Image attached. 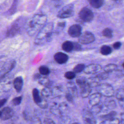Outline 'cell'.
Here are the masks:
<instances>
[{
    "label": "cell",
    "instance_id": "obj_1",
    "mask_svg": "<svg viewBox=\"0 0 124 124\" xmlns=\"http://www.w3.org/2000/svg\"><path fill=\"white\" fill-rule=\"evenodd\" d=\"M46 17L42 14H37L32 16L28 22L27 31L31 36H33L39 31L45 25Z\"/></svg>",
    "mask_w": 124,
    "mask_h": 124
},
{
    "label": "cell",
    "instance_id": "obj_2",
    "mask_svg": "<svg viewBox=\"0 0 124 124\" xmlns=\"http://www.w3.org/2000/svg\"><path fill=\"white\" fill-rule=\"evenodd\" d=\"M52 34V26L51 24L45 25L44 27L37 33L35 42L38 44L44 41L49 42L51 39Z\"/></svg>",
    "mask_w": 124,
    "mask_h": 124
},
{
    "label": "cell",
    "instance_id": "obj_3",
    "mask_svg": "<svg viewBox=\"0 0 124 124\" xmlns=\"http://www.w3.org/2000/svg\"><path fill=\"white\" fill-rule=\"evenodd\" d=\"M74 13V6L72 4H68L59 11L57 16L60 18H68L72 16Z\"/></svg>",
    "mask_w": 124,
    "mask_h": 124
},
{
    "label": "cell",
    "instance_id": "obj_4",
    "mask_svg": "<svg viewBox=\"0 0 124 124\" xmlns=\"http://www.w3.org/2000/svg\"><path fill=\"white\" fill-rule=\"evenodd\" d=\"M78 16L80 19L84 22H91L94 16L93 12L87 7H84L80 11Z\"/></svg>",
    "mask_w": 124,
    "mask_h": 124
},
{
    "label": "cell",
    "instance_id": "obj_5",
    "mask_svg": "<svg viewBox=\"0 0 124 124\" xmlns=\"http://www.w3.org/2000/svg\"><path fill=\"white\" fill-rule=\"evenodd\" d=\"M95 40L94 35L89 31H86L81 33L78 37V41L82 44H89L93 43Z\"/></svg>",
    "mask_w": 124,
    "mask_h": 124
},
{
    "label": "cell",
    "instance_id": "obj_6",
    "mask_svg": "<svg viewBox=\"0 0 124 124\" xmlns=\"http://www.w3.org/2000/svg\"><path fill=\"white\" fill-rule=\"evenodd\" d=\"M82 28L78 24L71 26L68 30V34L72 37H78L81 34Z\"/></svg>",
    "mask_w": 124,
    "mask_h": 124
},
{
    "label": "cell",
    "instance_id": "obj_7",
    "mask_svg": "<svg viewBox=\"0 0 124 124\" xmlns=\"http://www.w3.org/2000/svg\"><path fill=\"white\" fill-rule=\"evenodd\" d=\"M14 112L10 107H5L0 111V118L1 120H6L10 119L13 116Z\"/></svg>",
    "mask_w": 124,
    "mask_h": 124
},
{
    "label": "cell",
    "instance_id": "obj_8",
    "mask_svg": "<svg viewBox=\"0 0 124 124\" xmlns=\"http://www.w3.org/2000/svg\"><path fill=\"white\" fill-rule=\"evenodd\" d=\"M101 70V66L98 64L92 63L85 66L83 72L86 74H91L97 73Z\"/></svg>",
    "mask_w": 124,
    "mask_h": 124
},
{
    "label": "cell",
    "instance_id": "obj_9",
    "mask_svg": "<svg viewBox=\"0 0 124 124\" xmlns=\"http://www.w3.org/2000/svg\"><path fill=\"white\" fill-rule=\"evenodd\" d=\"M54 60L59 64H63L67 62L68 56L67 54L62 52H58L54 55Z\"/></svg>",
    "mask_w": 124,
    "mask_h": 124
},
{
    "label": "cell",
    "instance_id": "obj_10",
    "mask_svg": "<svg viewBox=\"0 0 124 124\" xmlns=\"http://www.w3.org/2000/svg\"><path fill=\"white\" fill-rule=\"evenodd\" d=\"M82 117L84 122L87 124H95L96 121L91 112L85 110L83 112Z\"/></svg>",
    "mask_w": 124,
    "mask_h": 124
},
{
    "label": "cell",
    "instance_id": "obj_11",
    "mask_svg": "<svg viewBox=\"0 0 124 124\" xmlns=\"http://www.w3.org/2000/svg\"><path fill=\"white\" fill-rule=\"evenodd\" d=\"M20 31V28L18 25L15 24L11 26L6 32V36L9 37H11L18 34Z\"/></svg>",
    "mask_w": 124,
    "mask_h": 124
},
{
    "label": "cell",
    "instance_id": "obj_12",
    "mask_svg": "<svg viewBox=\"0 0 124 124\" xmlns=\"http://www.w3.org/2000/svg\"><path fill=\"white\" fill-rule=\"evenodd\" d=\"M23 85V80L21 77H17L13 80V86L17 92H20Z\"/></svg>",
    "mask_w": 124,
    "mask_h": 124
},
{
    "label": "cell",
    "instance_id": "obj_13",
    "mask_svg": "<svg viewBox=\"0 0 124 124\" xmlns=\"http://www.w3.org/2000/svg\"><path fill=\"white\" fill-rule=\"evenodd\" d=\"M101 97V93H99L91 94L89 97V103L92 106L97 105L99 102Z\"/></svg>",
    "mask_w": 124,
    "mask_h": 124
},
{
    "label": "cell",
    "instance_id": "obj_14",
    "mask_svg": "<svg viewBox=\"0 0 124 124\" xmlns=\"http://www.w3.org/2000/svg\"><path fill=\"white\" fill-rule=\"evenodd\" d=\"M110 87L108 85L103 84L99 86L98 88V91L99 93L104 95H109L111 94Z\"/></svg>",
    "mask_w": 124,
    "mask_h": 124
},
{
    "label": "cell",
    "instance_id": "obj_15",
    "mask_svg": "<svg viewBox=\"0 0 124 124\" xmlns=\"http://www.w3.org/2000/svg\"><path fill=\"white\" fill-rule=\"evenodd\" d=\"M16 65V62L14 61H12L10 62L9 63H8V66H3V69L1 70H3V72L1 74V79L5 77V76L10 72L15 67Z\"/></svg>",
    "mask_w": 124,
    "mask_h": 124
},
{
    "label": "cell",
    "instance_id": "obj_16",
    "mask_svg": "<svg viewBox=\"0 0 124 124\" xmlns=\"http://www.w3.org/2000/svg\"><path fill=\"white\" fill-rule=\"evenodd\" d=\"M80 94L81 96L83 98L87 97L89 96V94L91 92V87L87 83L85 85L80 88Z\"/></svg>",
    "mask_w": 124,
    "mask_h": 124
},
{
    "label": "cell",
    "instance_id": "obj_17",
    "mask_svg": "<svg viewBox=\"0 0 124 124\" xmlns=\"http://www.w3.org/2000/svg\"><path fill=\"white\" fill-rule=\"evenodd\" d=\"M62 48L64 51L69 52L74 50V43L70 41H64L62 45Z\"/></svg>",
    "mask_w": 124,
    "mask_h": 124
},
{
    "label": "cell",
    "instance_id": "obj_18",
    "mask_svg": "<svg viewBox=\"0 0 124 124\" xmlns=\"http://www.w3.org/2000/svg\"><path fill=\"white\" fill-rule=\"evenodd\" d=\"M32 97L34 102L37 105H39L40 104L43 99L40 96L39 92L36 88H34L32 90Z\"/></svg>",
    "mask_w": 124,
    "mask_h": 124
},
{
    "label": "cell",
    "instance_id": "obj_19",
    "mask_svg": "<svg viewBox=\"0 0 124 124\" xmlns=\"http://www.w3.org/2000/svg\"><path fill=\"white\" fill-rule=\"evenodd\" d=\"M88 1L90 4L94 8L101 7L104 3V0H88Z\"/></svg>",
    "mask_w": 124,
    "mask_h": 124
},
{
    "label": "cell",
    "instance_id": "obj_20",
    "mask_svg": "<svg viewBox=\"0 0 124 124\" xmlns=\"http://www.w3.org/2000/svg\"><path fill=\"white\" fill-rule=\"evenodd\" d=\"M38 82L39 83V84L43 86H45L46 87H50V86L52 83V82L47 77H44L43 78L41 77L39 79Z\"/></svg>",
    "mask_w": 124,
    "mask_h": 124
},
{
    "label": "cell",
    "instance_id": "obj_21",
    "mask_svg": "<svg viewBox=\"0 0 124 124\" xmlns=\"http://www.w3.org/2000/svg\"><path fill=\"white\" fill-rule=\"evenodd\" d=\"M52 93V90L50 87H46L42 89L41 92V95L43 97H48L50 96Z\"/></svg>",
    "mask_w": 124,
    "mask_h": 124
},
{
    "label": "cell",
    "instance_id": "obj_22",
    "mask_svg": "<svg viewBox=\"0 0 124 124\" xmlns=\"http://www.w3.org/2000/svg\"><path fill=\"white\" fill-rule=\"evenodd\" d=\"M112 52L111 47L107 45L102 46L100 48V53L103 55H108Z\"/></svg>",
    "mask_w": 124,
    "mask_h": 124
},
{
    "label": "cell",
    "instance_id": "obj_23",
    "mask_svg": "<svg viewBox=\"0 0 124 124\" xmlns=\"http://www.w3.org/2000/svg\"><path fill=\"white\" fill-rule=\"evenodd\" d=\"M76 82L80 88L82 87L87 83V79L84 77H78L76 80Z\"/></svg>",
    "mask_w": 124,
    "mask_h": 124
},
{
    "label": "cell",
    "instance_id": "obj_24",
    "mask_svg": "<svg viewBox=\"0 0 124 124\" xmlns=\"http://www.w3.org/2000/svg\"><path fill=\"white\" fill-rule=\"evenodd\" d=\"M39 73L44 76H46L50 73V70L48 67L45 65H41L39 68Z\"/></svg>",
    "mask_w": 124,
    "mask_h": 124
},
{
    "label": "cell",
    "instance_id": "obj_25",
    "mask_svg": "<svg viewBox=\"0 0 124 124\" xmlns=\"http://www.w3.org/2000/svg\"><path fill=\"white\" fill-rule=\"evenodd\" d=\"M97 78H90L87 80V83L90 85L91 87H95L97 86L98 81H97Z\"/></svg>",
    "mask_w": 124,
    "mask_h": 124
},
{
    "label": "cell",
    "instance_id": "obj_26",
    "mask_svg": "<svg viewBox=\"0 0 124 124\" xmlns=\"http://www.w3.org/2000/svg\"><path fill=\"white\" fill-rule=\"evenodd\" d=\"M102 34L108 38H110L112 37V31L110 28H106L102 31Z\"/></svg>",
    "mask_w": 124,
    "mask_h": 124
},
{
    "label": "cell",
    "instance_id": "obj_27",
    "mask_svg": "<svg viewBox=\"0 0 124 124\" xmlns=\"http://www.w3.org/2000/svg\"><path fill=\"white\" fill-rule=\"evenodd\" d=\"M85 66L83 63H79L76 65L73 68V71L76 73H80L82 71H83Z\"/></svg>",
    "mask_w": 124,
    "mask_h": 124
},
{
    "label": "cell",
    "instance_id": "obj_28",
    "mask_svg": "<svg viewBox=\"0 0 124 124\" xmlns=\"http://www.w3.org/2000/svg\"><path fill=\"white\" fill-rule=\"evenodd\" d=\"M76 73L74 71H68L64 73V77L69 79L71 80L74 79L76 77Z\"/></svg>",
    "mask_w": 124,
    "mask_h": 124
},
{
    "label": "cell",
    "instance_id": "obj_29",
    "mask_svg": "<svg viewBox=\"0 0 124 124\" xmlns=\"http://www.w3.org/2000/svg\"><path fill=\"white\" fill-rule=\"evenodd\" d=\"M22 97L21 96H18L16 97H15L13 98L12 100V104L15 105V106H17L19 105L22 101Z\"/></svg>",
    "mask_w": 124,
    "mask_h": 124
},
{
    "label": "cell",
    "instance_id": "obj_30",
    "mask_svg": "<svg viewBox=\"0 0 124 124\" xmlns=\"http://www.w3.org/2000/svg\"><path fill=\"white\" fill-rule=\"evenodd\" d=\"M38 106H39L40 108H45L47 107L48 104H47V101H46V100L45 98H43L42 101Z\"/></svg>",
    "mask_w": 124,
    "mask_h": 124
},
{
    "label": "cell",
    "instance_id": "obj_31",
    "mask_svg": "<svg viewBox=\"0 0 124 124\" xmlns=\"http://www.w3.org/2000/svg\"><path fill=\"white\" fill-rule=\"evenodd\" d=\"M65 98L69 102H72L73 101V95L70 93H67L65 94Z\"/></svg>",
    "mask_w": 124,
    "mask_h": 124
},
{
    "label": "cell",
    "instance_id": "obj_32",
    "mask_svg": "<svg viewBox=\"0 0 124 124\" xmlns=\"http://www.w3.org/2000/svg\"><path fill=\"white\" fill-rule=\"evenodd\" d=\"M114 67V66L113 64H108V65H107L105 66V70L107 72H110L113 69Z\"/></svg>",
    "mask_w": 124,
    "mask_h": 124
},
{
    "label": "cell",
    "instance_id": "obj_33",
    "mask_svg": "<svg viewBox=\"0 0 124 124\" xmlns=\"http://www.w3.org/2000/svg\"><path fill=\"white\" fill-rule=\"evenodd\" d=\"M81 46L78 43L74 42V50L76 51H79L81 50Z\"/></svg>",
    "mask_w": 124,
    "mask_h": 124
},
{
    "label": "cell",
    "instance_id": "obj_34",
    "mask_svg": "<svg viewBox=\"0 0 124 124\" xmlns=\"http://www.w3.org/2000/svg\"><path fill=\"white\" fill-rule=\"evenodd\" d=\"M121 46V43L119 42H117L113 44V47L114 48H115L116 49H118Z\"/></svg>",
    "mask_w": 124,
    "mask_h": 124
},
{
    "label": "cell",
    "instance_id": "obj_35",
    "mask_svg": "<svg viewBox=\"0 0 124 124\" xmlns=\"http://www.w3.org/2000/svg\"><path fill=\"white\" fill-rule=\"evenodd\" d=\"M44 123L45 124H54L55 122H53L52 120L50 119H48V118H46V119H45L44 120Z\"/></svg>",
    "mask_w": 124,
    "mask_h": 124
},
{
    "label": "cell",
    "instance_id": "obj_36",
    "mask_svg": "<svg viewBox=\"0 0 124 124\" xmlns=\"http://www.w3.org/2000/svg\"><path fill=\"white\" fill-rule=\"evenodd\" d=\"M41 74L39 73H36L34 75V76H33V78L35 80H37V79H39L41 78Z\"/></svg>",
    "mask_w": 124,
    "mask_h": 124
},
{
    "label": "cell",
    "instance_id": "obj_37",
    "mask_svg": "<svg viewBox=\"0 0 124 124\" xmlns=\"http://www.w3.org/2000/svg\"><path fill=\"white\" fill-rule=\"evenodd\" d=\"M114 115L113 114V112H111L110 113V114H108V115H105L103 117V118H104L105 119H110L112 117V116H113Z\"/></svg>",
    "mask_w": 124,
    "mask_h": 124
},
{
    "label": "cell",
    "instance_id": "obj_38",
    "mask_svg": "<svg viewBox=\"0 0 124 124\" xmlns=\"http://www.w3.org/2000/svg\"><path fill=\"white\" fill-rule=\"evenodd\" d=\"M7 101V99H5V98H3V99H2L0 100V107H2L6 102Z\"/></svg>",
    "mask_w": 124,
    "mask_h": 124
},
{
    "label": "cell",
    "instance_id": "obj_39",
    "mask_svg": "<svg viewBox=\"0 0 124 124\" xmlns=\"http://www.w3.org/2000/svg\"><path fill=\"white\" fill-rule=\"evenodd\" d=\"M65 22H60V23H58V26L59 27V28H63L65 26Z\"/></svg>",
    "mask_w": 124,
    "mask_h": 124
},
{
    "label": "cell",
    "instance_id": "obj_40",
    "mask_svg": "<svg viewBox=\"0 0 124 124\" xmlns=\"http://www.w3.org/2000/svg\"><path fill=\"white\" fill-rule=\"evenodd\" d=\"M123 67L124 68V62L123 64Z\"/></svg>",
    "mask_w": 124,
    "mask_h": 124
},
{
    "label": "cell",
    "instance_id": "obj_41",
    "mask_svg": "<svg viewBox=\"0 0 124 124\" xmlns=\"http://www.w3.org/2000/svg\"><path fill=\"white\" fill-rule=\"evenodd\" d=\"M114 0V1H118L119 0Z\"/></svg>",
    "mask_w": 124,
    "mask_h": 124
}]
</instances>
